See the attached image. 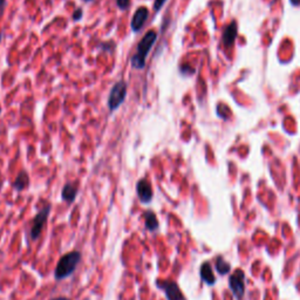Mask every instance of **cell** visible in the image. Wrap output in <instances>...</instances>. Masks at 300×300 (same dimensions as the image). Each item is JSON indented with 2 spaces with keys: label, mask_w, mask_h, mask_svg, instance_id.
Masks as SVG:
<instances>
[{
  "label": "cell",
  "mask_w": 300,
  "mask_h": 300,
  "mask_svg": "<svg viewBox=\"0 0 300 300\" xmlns=\"http://www.w3.org/2000/svg\"><path fill=\"white\" fill-rule=\"evenodd\" d=\"M156 40H157V32L154 30H150L147 32L142 39L139 41L136 47V52L130 59V65L136 71H142L146 67L147 57H148L150 50L154 46Z\"/></svg>",
  "instance_id": "6da1fadb"
},
{
  "label": "cell",
  "mask_w": 300,
  "mask_h": 300,
  "mask_svg": "<svg viewBox=\"0 0 300 300\" xmlns=\"http://www.w3.org/2000/svg\"><path fill=\"white\" fill-rule=\"evenodd\" d=\"M81 253L79 251L68 252V253L63 254L57 261L55 267V272L54 277L56 280H63L68 277H71L74 271L78 269L80 261H81Z\"/></svg>",
  "instance_id": "7a4b0ae2"
},
{
  "label": "cell",
  "mask_w": 300,
  "mask_h": 300,
  "mask_svg": "<svg viewBox=\"0 0 300 300\" xmlns=\"http://www.w3.org/2000/svg\"><path fill=\"white\" fill-rule=\"evenodd\" d=\"M127 97V82L120 80L110 89L109 98H108V108L110 111L117 110L123 103Z\"/></svg>",
  "instance_id": "3957f363"
},
{
  "label": "cell",
  "mask_w": 300,
  "mask_h": 300,
  "mask_svg": "<svg viewBox=\"0 0 300 300\" xmlns=\"http://www.w3.org/2000/svg\"><path fill=\"white\" fill-rule=\"evenodd\" d=\"M50 209H52V206L49 204V205L43 207V209L37 213V216L33 218V222H32V226H31V232H30L31 238L33 239V241L39 239L41 232H43V229L45 228V225H46L47 219H49Z\"/></svg>",
  "instance_id": "277c9868"
},
{
  "label": "cell",
  "mask_w": 300,
  "mask_h": 300,
  "mask_svg": "<svg viewBox=\"0 0 300 300\" xmlns=\"http://www.w3.org/2000/svg\"><path fill=\"white\" fill-rule=\"evenodd\" d=\"M229 286L238 300L244 297L245 293V274L242 270H237L229 278Z\"/></svg>",
  "instance_id": "5b68a950"
},
{
  "label": "cell",
  "mask_w": 300,
  "mask_h": 300,
  "mask_svg": "<svg viewBox=\"0 0 300 300\" xmlns=\"http://www.w3.org/2000/svg\"><path fill=\"white\" fill-rule=\"evenodd\" d=\"M149 18V9L146 6H140L134 13L132 21H130V27L134 33H139L143 30L147 20Z\"/></svg>",
  "instance_id": "8992f818"
},
{
  "label": "cell",
  "mask_w": 300,
  "mask_h": 300,
  "mask_svg": "<svg viewBox=\"0 0 300 300\" xmlns=\"http://www.w3.org/2000/svg\"><path fill=\"white\" fill-rule=\"evenodd\" d=\"M156 286L163 290L168 300H184L183 293L181 292L180 287L174 282H157Z\"/></svg>",
  "instance_id": "52a82bcc"
},
{
  "label": "cell",
  "mask_w": 300,
  "mask_h": 300,
  "mask_svg": "<svg viewBox=\"0 0 300 300\" xmlns=\"http://www.w3.org/2000/svg\"><path fill=\"white\" fill-rule=\"evenodd\" d=\"M136 193L139 200H141L143 204L150 203L152 200V197H154L151 184H150L149 181L146 180V178H141V180L136 183Z\"/></svg>",
  "instance_id": "ba28073f"
},
{
  "label": "cell",
  "mask_w": 300,
  "mask_h": 300,
  "mask_svg": "<svg viewBox=\"0 0 300 300\" xmlns=\"http://www.w3.org/2000/svg\"><path fill=\"white\" fill-rule=\"evenodd\" d=\"M236 37H237V24L231 22L228 27L225 28L224 34H223V44L225 47H231L235 43Z\"/></svg>",
  "instance_id": "9c48e42d"
},
{
  "label": "cell",
  "mask_w": 300,
  "mask_h": 300,
  "mask_svg": "<svg viewBox=\"0 0 300 300\" xmlns=\"http://www.w3.org/2000/svg\"><path fill=\"white\" fill-rule=\"evenodd\" d=\"M200 278L207 285H213L216 283V277L212 272V267L209 261H205L200 266Z\"/></svg>",
  "instance_id": "30bf717a"
},
{
  "label": "cell",
  "mask_w": 300,
  "mask_h": 300,
  "mask_svg": "<svg viewBox=\"0 0 300 300\" xmlns=\"http://www.w3.org/2000/svg\"><path fill=\"white\" fill-rule=\"evenodd\" d=\"M79 189L75 184L73 183H67L65 184V187L62 188V193H61V197L62 200L67 203H73L78 196Z\"/></svg>",
  "instance_id": "8fae6325"
},
{
  "label": "cell",
  "mask_w": 300,
  "mask_h": 300,
  "mask_svg": "<svg viewBox=\"0 0 300 300\" xmlns=\"http://www.w3.org/2000/svg\"><path fill=\"white\" fill-rule=\"evenodd\" d=\"M145 225L146 229L150 232H154L158 229L159 224L157 221V217H156V215L151 211V210H148V211H146L145 213Z\"/></svg>",
  "instance_id": "7c38bea8"
},
{
  "label": "cell",
  "mask_w": 300,
  "mask_h": 300,
  "mask_svg": "<svg viewBox=\"0 0 300 300\" xmlns=\"http://www.w3.org/2000/svg\"><path fill=\"white\" fill-rule=\"evenodd\" d=\"M28 184H30V177H28V174L26 171H21L19 172L17 178H15L13 188L17 191H22L24 189H26Z\"/></svg>",
  "instance_id": "4fadbf2b"
},
{
  "label": "cell",
  "mask_w": 300,
  "mask_h": 300,
  "mask_svg": "<svg viewBox=\"0 0 300 300\" xmlns=\"http://www.w3.org/2000/svg\"><path fill=\"white\" fill-rule=\"evenodd\" d=\"M216 269L218 271L219 274H222V276H224L228 272H230V270H231V265L229 263H226V261L223 259V258L219 256L217 257L216 259Z\"/></svg>",
  "instance_id": "5bb4252c"
},
{
  "label": "cell",
  "mask_w": 300,
  "mask_h": 300,
  "mask_svg": "<svg viewBox=\"0 0 300 300\" xmlns=\"http://www.w3.org/2000/svg\"><path fill=\"white\" fill-rule=\"evenodd\" d=\"M99 49L103 50V52L114 53L115 50H116V44L114 41H106V43H101L99 45Z\"/></svg>",
  "instance_id": "9a60e30c"
},
{
  "label": "cell",
  "mask_w": 300,
  "mask_h": 300,
  "mask_svg": "<svg viewBox=\"0 0 300 300\" xmlns=\"http://www.w3.org/2000/svg\"><path fill=\"white\" fill-rule=\"evenodd\" d=\"M115 2H116V6L120 11H127L130 7L132 0H115Z\"/></svg>",
  "instance_id": "2e32d148"
},
{
  "label": "cell",
  "mask_w": 300,
  "mask_h": 300,
  "mask_svg": "<svg viewBox=\"0 0 300 300\" xmlns=\"http://www.w3.org/2000/svg\"><path fill=\"white\" fill-rule=\"evenodd\" d=\"M165 2H167V0H155V1H154V6H152V8H154L155 13H158V12L161 11L162 7H163Z\"/></svg>",
  "instance_id": "e0dca14e"
},
{
  "label": "cell",
  "mask_w": 300,
  "mask_h": 300,
  "mask_svg": "<svg viewBox=\"0 0 300 300\" xmlns=\"http://www.w3.org/2000/svg\"><path fill=\"white\" fill-rule=\"evenodd\" d=\"M82 14H84V9L81 7H78L73 12V21H79L82 19Z\"/></svg>",
  "instance_id": "ac0fdd59"
},
{
  "label": "cell",
  "mask_w": 300,
  "mask_h": 300,
  "mask_svg": "<svg viewBox=\"0 0 300 300\" xmlns=\"http://www.w3.org/2000/svg\"><path fill=\"white\" fill-rule=\"evenodd\" d=\"M6 7V0H0V17L4 13Z\"/></svg>",
  "instance_id": "d6986e66"
},
{
  "label": "cell",
  "mask_w": 300,
  "mask_h": 300,
  "mask_svg": "<svg viewBox=\"0 0 300 300\" xmlns=\"http://www.w3.org/2000/svg\"><path fill=\"white\" fill-rule=\"evenodd\" d=\"M52 300H71V299L66 298V297H57V298H54Z\"/></svg>",
  "instance_id": "ffe728a7"
},
{
  "label": "cell",
  "mask_w": 300,
  "mask_h": 300,
  "mask_svg": "<svg viewBox=\"0 0 300 300\" xmlns=\"http://www.w3.org/2000/svg\"><path fill=\"white\" fill-rule=\"evenodd\" d=\"M291 1H292L293 5H298L300 2V0H291Z\"/></svg>",
  "instance_id": "44dd1931"
},
{
  "label": "cell",
  "mask_w": 300,
  "mask_h": 300,
  "mask_svg": "<svg viewBox=\"0 0 300 300\" xmlns=\"http://www.w3.org/2000/svg\"><path fill=\"white\" fill-rule=\"evenodd\" d=\"M82 1H84V2H92V1H94V0H82Z\"/></svg>",
  "instance_id": "7402d4cb"
},
{
  "label": "cell",
  "mask_w": 300,
  "mask_h": 300,
  "mask_svg": "<svg viewBox=\"0 0 300 300\" xmlns=\"http://www.w3.org/2000/svg\"><path fill=\"white\" fill-rule=\"evenodd\" d=\"M1 39H2V33L1 31H0V43H1Z\"/></svg>",
  "instance_id": "603a6c76"
}]
</instances>
